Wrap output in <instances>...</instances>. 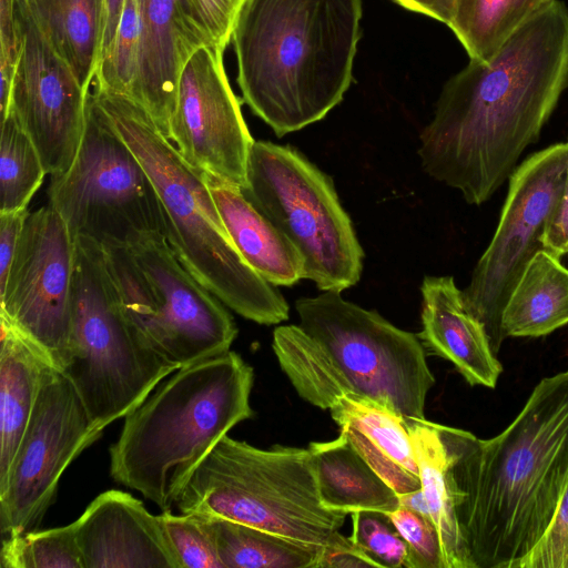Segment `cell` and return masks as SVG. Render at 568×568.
Masks as SVG:
<instances>
[{
    "instance_id": "6da1fadb",
    "label": "cell",
    "mask_w": 568,
    "mask_h": 568,
    "mask_svg": "<svg viewBox=\"0 0 568 568\" xmlns=\"http://www.w3.org/2000/svg\"><path fill=\"white\" fill-rule=\"evenodd\" d=\"M568 88V7L549 0L487 60L443 87L420 133L423 169L481 205L537 142Z\"/></svg>"
},
{
    "instance_id": "7a4b0ae2",
    "label": "cell",
    "mask_w": 568,
    "mask_h": 568,
    "mask_svg": "<svg viewBox=\"0 0 568 568\" xmlns=\"http://www.w3.org/2000/svg\"><path fill=\"white\" fill-rule=\"evenodd\" d=\"M438 429L473 567L516 568L547 530L568 483V368L542 378L490 439Z\"/></svg>"
},
{
    "instance_id": "3957f363",
    "label": "cell",
    "mask_w": 568,
    "mask_h": 568,
    "mask_svg": "<svg viewBox=\"0 0 568 568\" xmlns=\"http://www.w3.org/2000/svg\"><path fill=\"white\" fill-rule=\"evenodd\" d=\"M361 0H242L232 37L237 84L283 135L322 120L353 79Z\"/></svg>"
},
{
    "instance_id": "277c9868",
    "label": "cell",
    "mask_w": 568,
    "mask_h": 568,
    "mask_svg": "<svg viewBox=\"0 0 568 568\" xmlns=\"http://www.w3.org/2000/svg\"><path fill=\"white\" fill-rule=\"evenodd\" d=\"M300 325L274 329L273 351L297 394L321 409L345 394L369 398L405 419H425L435 384L419 337L338 291L296 301Z\"/></svg>"
},
{
    "instance_id": "5b68a950",
    "label": "cell",
    "mask_w": 568,
    "mask_h": 568,
    "mask_svg": "<svg viewBox=\"0 0 568 568\" xmlns=\"http://www.w3.org/2000/svg\"><path fill=\"white\" fill-rule=\"evenodd\" d=\"M253 367L231 349L163 378L124 417L109 448L112 479L171 510L195 467L253 417Z\"/></svg>"
},
{
    "instance_id": "8992f818",
    "label": "cell",
    "mask_w": 568,
    "mask_h": 568,
    "mask_svg": "<svg viewBox=\"0 0 568 568\" xmlns=\"http://www.w3.org/2000/svg\"><path fill=\"white\" fill-rule=\"evenodd\" d=\"M113 126L146 171L163 213V235L182 265L226 307L273 325L290 306L275 285L241 256L217 211L203 173L193 169L131 98L93 90Z\"/></svg>"
},
{
    "instance_id": "52a82bcc",
    "label": "cell",
    "mask_w": 568,
    "mask_h": 568,
    "mask_svg": "<svg viewBox=\"0 0 568 568\" xmlns=\"http://www.w3.org/2000/svg\"><path fill=\"white\" fill-rule=\"evenodd\" d=\"M175 506L183 514L237 521L318 550L347 515L322 504L308 449H261L229 435L195 467Z\"/></svg>"
},
{
    "instance_id": "ba28073f",
    "label": "cell",
    "mask_w": 568,
    "mask_h": 568,
    "mask_svg": "<svg viewBox=\"0 0 568 568\" xmlns=\"http://www.w3.org/2000/svg\"><path fill=\"white\" fill-rule=\"evenodd\" d=\"M176 369L124 316L101 243L75 237L70 346L61 373L74 387L92 424L104 429L124 418Z\"/></svg>"
},
{
    "instance_id": "9c48e42d",
    "label": "cell",
    "mask_w": 568,
    "mask_h": 568,
    "mask_svg": "<svg viewBox=\"0 0 568 568\" xmlns=\"http://www.w3.org/2000/svg\"><path fill=\"white\" fill-rule=\"evenodd\" d=\"M101 246L124 316L162 358L181 368L230 351L237 336L233 316L161 232Z\"/></svg>"
},
{
    "instance_id": "30bf717a",
    "label": "cell",
    "mask_w": 568,
    "mask_h": 568,
    "mask_svg": "<svg viewBox=\"0 0 568 568\" xmlns=\"http://www.w3.org/2000/svg\"><path fill=\"white\" fill-rule=\"evenodd\" d=\"M242 191L298 251L303 278L323 292H342L359 281L364 253L352 221L331 178L301 152L254 141Z\"/></svg>"
},
{
    "instance_id": "8fae6325",
    "label": "cell",
    "mask_w": 568,
    "mask_h": 568,
    "mask_svg": "<svg viewBox=\"0 0 568 568\" xmlns=\"http://www.w3.org/2000/svg\"><path fill=\"white\" fill-rule=\"evenodd\" d=\"M48 204L72 236L126 243L138 234L161 232L163 213L155 189L120 136L93 91L85 99L80 148L69 170L53 175Z\"/></svg>"
},
{
    "instance_id": "7c38bea8",
    "label": "cell",
    "mask_w": 568,
    "mask_h": 568,
    "mask_svg": "<svg viewBox=\"0 0 568 568\" xmlns=\"http://www.w3.org/2000/svg\"><path fill=\"white\" fill-rule=\"evenodd\" d=\"M568 141L535 152L508 179V192L494 236L462 291L466 310L484 326L495 354L505 339L501 315L532 256L561 193Z\"/></svg>"
},
{
    "instance_id": "4fadbf2b",
    "label": "cell",
    "mask_w": 568,
    "mask_h": 568,
    "mask_svg": "<svg viewBox=\"0 0 568 568\" xmlns=\"http://www.w3.org/2000/svg\"><path fill=\"white\" fill-rule=\"evenodd\" d=\"M69 379L53 366L6 480L0 485L1 539L39 529L65 468L102 435Z\"/></svg>"
},
{
    "instance_id": "5bb4252c",
    "label": "cell",
    "mask_w": 568,
    "mask_h": 568,
    "mask_svg": "<svg viewBox=\"0 0 568 568\" xmlns=\"http://www.w3.org/2000/svg\"><path fill=\"white\" fill-rule=\"evenodd\" d=\"M74 258V237L47 204L29 213L0 288V315L60 372L69 355Z\"/></svg>"
},
{
    "instance_id": "9a60e30c",
    "label": "cell",
    "mask_w": 568,
    "mask_h": 568,
    "mask_svg": "<svg viewBox=\"0 0 568 568\" xmlns=\"http://www.w3.org/2000/svg\"><path fill=\"white\" fill-rule=\"evenodd\" d=\"M14 12L21 48L9 110L33 141L47 174L59 175L80 148L88 92L51 47L28 0H14Z\"/></svg>"
},
{
    "instance_id": "2e32d148",
    "label": "cell",
    "mask_w": 568,
    "mask_h": 568,
    "mask_svg": "<svg viewBox=\"0 0 568 568\" xmlns=\"http://www.w3.org/2000/svg\"><path fill=\"white\" fill-rule=\"evenodd\" d=\"M223 52L203 45L186 61L168 139L193 169L244 190L254 140L230 85Z\"/></svg>"
},
{
    "instance_id": "e0dca14e",
    "label": "cell",
    "mask_w": 568,
    "mask_h": 568,
    "mask_svg": "<svg viewBox=\"0 0 568 568\" xmlns=\"http://www.w3.org/2000/svg\"><path fill=\"white\" fill-rule=\"evenodd\" d=\"M203 45L212 43L189 0H140L138 72L132 100L148 111L166 138L180 74L190 57Z\"/></svg>"
},
{
    "instance_id": "ac0fdd59",
    "label": "cell",
    "mask_w": 568,
    "mask_h": 568,
    "mask_svg": "<svg viewBox=\"0 0 568 568\" xmlns=\"http://www.w3.org/2000/svg\"><path fill=\"white\" fill-rule=\"evenodd\" d=\"M73 523L85 568H181L159 515L126 491H103Z\"/></svg>"
},
{
    "instance_id": "d6986e66",
    "label": "cell",
    "mask_w": 568,
    "mask_h": 568,
    "mask_svg": "<svg viewBox=\"0 0 568 568\" xmlns=\"http://www.w3.org/2000/svg\"><path fill=\"white\" fill-rule=\"evenodd\" d=\"M423 329L417 335L432 354L449 361L466 382L494 388L503 367L485 326L465 307L453 276H425L420 286Z\"/></svg>"
},
{
    "instance_id": "ffe728a7",
    "label": "cell",
    "mask_w": 568,
    "mask_h": 568,
    "mask_svg": "<svg viewBox=\"0 0 568 568\" xmlns=\"http://www.w3.org/2000/svg\"><path fill=\"white\" fill-rule=\"evenodd\" d=\"M328 410L341 433L398 496L422 488L412 438L403 416L352 393L335 400Z\"/></svg>"
},
{
    "instance_id": "44dd1931",
    "label": "cell",
    "mask_w": 568,
    "mask_h": 568,
    "mask_svg": "<svg viewBox=\"0 0 568 568\" xmlns=\"http://www.w3.org/2000/svg\"><path fill=\"white\" fill-rule=\"evenodd\" d=\"M221 219L244 261L264 280L290 286L303 278L304 262L288 239L245 196L242 189L203 174Z\"/></svg>"
},
{
    "instance_id": "7402d4cb",
    "label": "cell",
    "mask_w": 568,
    "mask_h": 568,
    "mask_svg": "<svg viewBox=\"0 0 568 568\" xmlns=\"http://www.w3.org/2000/svg\"><path fill=\"white\" fill-rule=\"evenodd\" d=\"M0 485L6 480L31 418L47 371V356L0 315Z\"/></svg>"
},
{
    "instance_id": "603a6c76",
    "label": "cell",
    "mask_w": 568,
    "mask_h": 568,
    "mask_svg": "<svg viewBox=\"0 0 568 568\" xmlns=\"http://www.w3.org/2000/svg\"><path fill=\"white\" fill-rule=\"evenodd\" d=\"M322 504L329 510L351 514L377 510L389 514L400 506L398 494L359 455L341 433L308 448Z\"/></svg>"
},
{
    "instance_id": "cb8c5ba5",
    "label": "cell",
    "mask_w": 568,
    "mask_h": 568,
    "mask_svg": "<svg viewBox=\"0 0 568 568\" xmlns=\"http://www.w3.org/2000/svg\"><path fill=\"white\" fill-rule=\"evenodd\" d=\"M568 324V268L538 251L511 291L501 315L506 337H540Z\"/></svg>"
},
{
    "instance_id": "d4e9b609",
    "label": "cell",
    "mask_w": 568,
    "mask_h": 568,
    "mask_svg": "<svg viewBox=\"0 0 568 568\" xmlns=\"http://www.w3.org/2000/svg\"><path fill=\"white\" fill-rule=\"evenodd\" d=\"M416 457L422 490L439 534L446 568H474L455 509L452 460L438 424L405 419Z\"/></svg>"
},
{
    "instance_id": "484cf974",
    "label": "cell",
    "mask_w": 568,
    "mask_h": 568,
    "mask_svg": "<svg viewBox=\"0 0 568 568\" xmlns=\"http://www.w3.org/2000/svg\"><path fill=\"white\" fill-rule=\"evenodd\" d=\"M54 51L85 92L100 64L101 0H28Z\"/></svg>"
},
{
    "instance_id": "4316f807",
    "label": "cell",
    "mask_w": 568,
    "mask_h": 568,
    "mask_svg": "<svg viewBox=\"0 0 568 568\" xmlns=\"http://www.w3.org/2000/svg\"><path fill=\"white\" fill-rule=\"evenodd\" d=\"M203 516L224 568H313L320 551L245 524Z\"/></svg>"
},
{
    "instance_id": "83f0119b",
    "label": "cell",
    "mask_w": 568,
    "mask_h": 568,
    "mask_svg": "<svg viewBox=\"0 0 568 568\" xmlns=\"http://www.w3.org/2000/svg\"><path fill=\"white\" fill-rule=\"evenodd\" d=\"M549 0H458L448 27L470 60L487 61Z\"/></svg>"
},
{
    "instance_id": "f1b7e54d",
    "label": "cell",
    "mask_w": 568,
    "mask_h": 568,
    "mask_svg": "<svg viewBox=\"0 0 568 568\" xmlns=\"http://www.w3.org/2000/svg\"><path fill=\"white\" fill-rule=\"evenodd\" d=\"M0 124V212H9L28 207L47 171L12 110Z\"/></svg>"
},
{
    "instance_id": "f546056e",
    "label": "cell",
    "mask_w": 568,
    "mask_h": 568,
    "mask_svg": "<svg viewBox=\"0 0 568 568\" xmlns=\"http://www.w3.org/2000/svg\"><path fill=\"white\" fill-rule=\"evenodd\" d=\"M1 568H85L74 523L2 539Z\"/></svg>"
},
{
    "instance_id": "4dcf8cb0",
    "label": "cell",
    "mask_w": 568,
    "mask_h": 568,
    "mask_svg": "<svg viewBox=\"0 0 568 568\" xmlns=\"http://www.w3.org/2000/svg\"><path fill=\"white\" fill-rule=\"evenodd\" d=\"M140 41V0H125L111 48L101 60L94 81L98 90L133 98Z\"/></svg>"
},
{
    "instance_id": "1f68e13d",
    "label": "cell",
    "mask_w": 568,
    "mask_h": 568,
    "mask_svg": "<svg viewBox=\"0 0 568 568\" xmlns=\"http://www.w3.org/2000/svg\"><path fill=\"white\" fill-rule=\"evenodd\" d=\"M351 539L381 568H408L409 548L388 514L377 510L351 513Z\"/></svg>"
},
{
    "instance_id": "d6a6232c",
    "label": "cell",
    "mask_w": 568,
    "mask_h": 568,
    "mask_svg": "<svg viewBox=\"0 0 568 568\" xmlns=\"http://www.w3.org/2000/svg\"><path fill=\"white\" fill-rule=\"evenodd\" d=\"M159 517L181 568H224L203 515L168 510Z\"/></svg>"
},
{
    "instance_id": "836d02e7",
    "label": "cell",
    "mask_w": 568,
    "mask_h": 568,
    "mask_svg": "<svg viewBox=\"0 0 568 568\" xmlns=\"http://www.w3.org/2000/svg\"><path fill=\"white\" fill-rule=\"evenodd\" d=\"M388 516L408 545V568H446L439 534L430 517L404 506Z\"/></svg>"
},
{
    "instance_id": "e575fe53",
    "label": "cell",
    "mask_w": 568,
    "mask_h": 568,
    "mask_svg": "<svg viewBox=\"0 0 568 568\" xmlns=\"http://www.w3.org/2000/svg\"><path fill=\"white\" fill-rule=\"evenodd\" d=\"M516 568H568V483L547 530Z\"/></svg>"
},
{
    "instance_id": "d590c367",
    "label": "cell",
    "mask_w": 568,
    "mask_h": 568,
    "mask_svg": "<svg viewBox=\"0 0 568 568\" xmlns=\"http://www.w3.org/2000/svg\"><path fill=\"white\" fill-rule=\"evenodd\" d=\"M20 48L14 0H0V121L6 118L9 110Z\"/></svg>"
},
{
    "instance_id": "8d00e7d4",
    "label": "cell",
    "mask_w": 568,
    "mask_h": 568,
    "mask_svg": "<svg viewBox=\"0 0 568 568\" xmlns=\"http://www.w3.org/2000/svg\"><path fill=\"white\" fill-rule=\"evenodd\" d=\"M212 45L224 50L242 0H189Z\"/></svg>"
},
{
    "instance_id": "74e56055",
    "label": "cell",
    "mask_w": 568,
    "mask_h": 568,
    "mask_svg": "<svg viewBox=\"0 0 568 568\" xmlns=\"http://www.w3.org/2000/svg\"><path fill=\"white\" fill-rule=\"evenodd\" d=\"M375 564L351 539L339 531L332 535L317 552L313 568H362Z\"/></svg>"
},
{
    "instance_id": "f35d334b",
    "label": "cell",
    "mask_w": 568,
    "mask_h": 568,
    "mask_svg": "<svg viewBox=\"0 0 568 568\" xmlns=\"http://www.w3.org/2000/svg\"><path fill=\"white\" fill-rule=\"evenodd\" d=\"M542 250L562 257L568 254V169L561 193L540 237Z\"/></svg>"
},
{
    "instance_id": "ab89813d",
    "label": "cell",
    "mask_w": 568,
    "mask_h": 568,
    "mask_svg": "<svg viewBox=\"0 0 568 568\" xmlns=\"http://www.w3.org/2000/svg\"><path fill=\"white\" fill-rule=\"evenodd\" d=\"M29 213L28 207L0 212V288L6 283Z\"/></svg>"
},
{
    "instance_id": "60d3db41",
    "label": "cell",
    "mask_w": 568,
    "mask_h": 568,
    "mask_svg": "<svg viewBox=\"0 0 568 568\" xmlns=\"http://www.w3.org/2000/svg\"><path fill=\"white\" fill-rule=\"evenodd\" d=\"M125 0H101V45L100 62L115 38Z\"/></svg>"
},
{
    "instance_id": "b9f144b4",
    "label": "cell",
    "mask_w": 568,
    "mask_h": 568,
    "mask_svg": "<svg viewBox=\"0 0 568 568\" xmlns=\"http://www.w3.org/2000/svg\"><path fill=\"white\" fill-rule=\"evenodd\" d=\"M402 7L426 14L448 26L454 16L458 0H394Z\"/></svg>"
},
{
    "instance_id": "7bdbcfd3",
    "label": "cell",
    "mask_w": 568,
    "mask_h": 568,
    "mask_svg": "<svg viewBox=\"0 0 568 568\" xmlns=\"http://www.w3.org/2000/svg\"><path fill=\"white\" fill-rule=\"evenodd\" d=\"M399 501L400 506H404L413 511L430 517L427 501L422 488L400 495Z\"/></svg>"
}]
</instances>
